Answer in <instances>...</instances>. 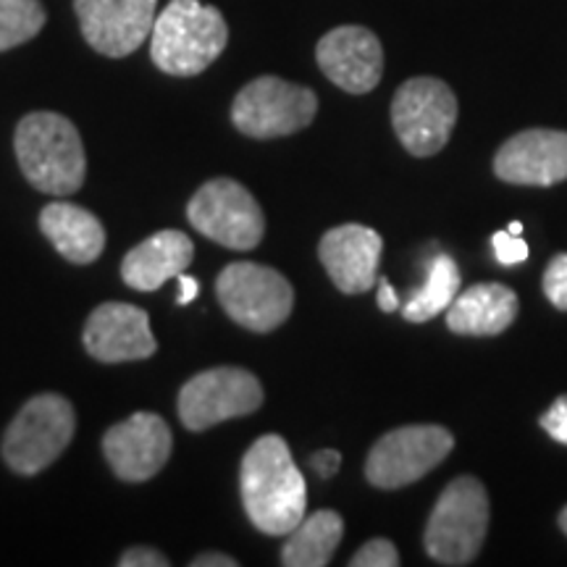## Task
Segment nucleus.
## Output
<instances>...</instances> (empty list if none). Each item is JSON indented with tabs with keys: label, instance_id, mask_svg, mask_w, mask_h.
<instances>
[{
	"label": "nucleus",
	"instance_id": "nucleus-1",
	"mask_svg": "<svg viewBox=\"0 0 567 567\" xmlns=\"http://www.w3.org/2000/svg\"><path fill=\"white\" fill-rule=\"evenodd\" d=\"M245 513L260 534L287 536L308 509V486L281 436H260L239 467Z\"/></svg>",
	"mask_w": 567,
	"mask_h": 567
},
{
	"label": "nucleus",
	"instance_id": "nucleus-2",
	"mask_svg": "<svg viewBox=\"0 0 567 567\" xmlns=\"http://www.w3.org/2000/svg\"><path fill=\"white\" fill-rule=\"evenodd\" d=\"M17 158L21 174L34 189L66 197L80 193L87 174V158L76 126L53 111L27 113L17 126Z\"/></svg>",
	"mask_w": 567,
	"mask_h": 567
},
{
	"label": "nucleus",
	"instance_id": "nucleus-3",
	"mask_svg": "<svg viewBox=\"0 0 567 567\" xmlns=\"http://www.w3.org/2000/svg\"><path fill=\"white\" fill-rule=\"evenodd\" d=\"M229 42V27L216 6L200 0H172L155 17L151 32L153 63L163 74H203Z\"/></svg>",
	"mask_w": 567,
	"mask_h": 567
},
{
	"label": "nucleus",
	"instance_id": "nucleus-4",
	"mask_svg": "<svg viewBox=\"0 0 567 567\" xmlns=\"http://www.w3.org/2000/svg\"><path fill=\"white\" fill-rule=\"evenodd\" d=\"M488 530L486 486L473 476L450 481L425 523L423 547L439 565L463 567L478 557Z\"/></svg>",
	"mask_w": 567,
	"mask_h": 567
},
{
	"label": "nucleus",
	"instance_id": "nucleus-5",
	"mask_svg": "<svg viewBox=\"0 0 567 567\" xmlns=\"http://www.w3.org/2000/svg\"><path fill=\"white\" fill-rule=\"evenodd\" d=\"M76 431L74 408L61 394H38L3 436V460L19 476H38L63 455Z\"/></svg>",
	"mask_w": 567,
	"mask_h": 567
},
{
	"label": "nucleus",
	"instance_id": "nucleus-6",
	"mask_svg": "<svg viewBox=\"0 0 567 567\" xmlns=\"http://www.w3.org/2000/svg\"><path fill=\"white\" fill-rule=\"evenodd\" d=\"M318 97L302 84L281 76H258L237 92L231 103V122L245 137H287L313 124Z\"/></svg>",
	"mask_w": 567,
	"mask_h": 567
},
{
	"label": "nucleus",
	"instance_id": "nucleus-7",
	"mask_svg": "<svg viewBox=\"0 0 567 567\" xmlns=\"http://www.w3.org/2000/svg\"><path fill=\"white\" fill-rule=\"evenodd\" d=\"M216 297L226 316L245 329L268 334L292 316L295 289L276 268L229 264L216 279Z\"/></svg>",
	"mask_w": 567,
	"mask_h": 567
},
{
	"label": "nucleus",
	"instance_id": "nucleus-8",
	"mask_svg": "<svg viewBox=\"0 0 567 567\" xmlns=\"http://www.w3.org/2000/svg\"><path fill=\"white\" fill-rule=\"evenodd\" d=\"M457 124V97L436 76H413L394 92L392 126L415 158H431L450 142Z\"/></svg>",
	"mask_w": 567,
	"mask_h": 567
},
{
	"label": "nucleus",
	"instance_id": "nucleus-9",
	"mask_svg": "<svg viewBox=\"0 0 567 567\" xmlns=\"http://www.w3.org/2000/svg\"><path fill=\"white\" fill-rule=\"evenodd\" d=\"M187 218L203 237L226 250H255L266 234V216L258 200L229 176L205 182L187 205Z\"/></svg>",
	"mask_w": 567,
	"mask_h": 567
},
{
	"label": "nucleus",
	"instance_id": "nucleus-10",
	"mask_svg": "<svg viewBox=\"0 0 567 567\" xmlns=\"http://www.w3.org/2000/svg\"><path fill=\"white\" fill-rule=\"evenodd\" d=\"M455 450V436L434 423L400 425L373 444L365 460V478L371 486L402 488L429 476Z\"/></svg>",
	"mask_w": 567,
	"mask_h": 567
},
{
	"label": "nucleus",
	"instance_id": "nucleus-11",
	"mask_svg": "<svg viewBox=\"0 0 567 567\" xmlns=\"http://www.w3.org/2000/svg\"><path fill=\"white\" fill-rule=\"evenodd\" d=\"M264 405L258 375L221 365L193 375L179 392V417L189 431H208L231 417L250 415Z\"/></svg>",
	"mask_w": 567,
	"mask_h": 567
},
{
	"label": "nucleus",
	"instance_id": "nucleus-12",
	"mask_svg": "<svg viewBox=\"0 0 567 567\" xmlns=\"http://www.w3.org/2000/svg\"><path fill=\"white\" fill-rule=\"evenodd\" d=\"M74 9L92 51L126 59L151 38L158 0H74Z\"/></svg>",
	"mask_w": 567,
	"mask_h": 567
},
{
	"label": "nucleus",
	"instance_id": "nucleus-13",
	"mask_svg": "<svg viewBox=\"0 0 567 567\" xmlns=\"http://www.w3.org/2000/svg\"><path fill=\"white\" fill-rule=\"evenodd\" d=\"M174 436L168 423L155 413H134L111 425L103 436V455L122 481H151L172 457Z\"/></svg>",
	"mask_w": 567,
	"mask_h": 567
},
{
	"label": "nucleus",
	"instance_id": "nucleus-14",
	"mask_svg": "<svg viewBox=\"0 0 567 567\" xmlns=\"http://www.w3.org/2000/svg\"><path fill=\"white\" fill-rule=\"evenodd\" d=\"M318 66L339 90L365 95L384 74V48L371 30L358 24L326 32L316 48Z\"/></svg>",
	"mask_w": 567,
	"mask_h": 567
},
{
	"label": "nucleus",
	"instance_id": "nucleus-15",
	"mask_svg": "<svg viewBox=\"0 0 567 567\" xmlns=\"http://www.w3.org/2000/svg\"><path fill=\"white\" fill-rule=\"evenodd\" d=\"M84 350L101 363H132L147 360L158 350L151 331V318L137 305L103 302L92 310L82 334Z\"/></svg>",
	"mask_w": 567,
	"mask_h": 567
},
{
	"label": "nucleus",
	"instance_id": "nucleus-16",
	"mask_svg": "<svg viewBox=\"0 0 567 567\" xmlns=\"http://www.w3.org/2000/svg\"><path fill=\"white\" fill-rule=\"evenodd\" d=\"M494 174L507 184L551 187L567 179V132L526 130L494 155Z\"/></svg>",
	"mask_w": 567,
	"mask_h": 567
},
{
	"label": "nucleus",
	"instance_id": "nucleus-17",
	"mask_svg": "<svg viewBox=\"0 0 567 567\" xmlns=\"http://www.w3.org/2000/svg\"><path fill=\"white\" fill-rule=\"evenodd\" d=\"M384 239L363 224H342L329 229L318 245V258L339 292L363 295L375 284Z\"/></svg>",
	"mask_w": 567,
	"mask_h": 567
},
{
	"label": "nucleus",
	"instance_id": "nucleus-18",
	"mask_svg": "<svg viewBox=\"0 0 567 567\" xmlns=\"http://www.w3.org/2000/svg\"><path fill=\"white\" fill-rule=\"evenodd\" d=\"M193 258L195 245L187 234L163 229L124 255L122 279L140 292H155L168 279H179Z\"/></svg>",
	"mask_w": 567,
	"mask_h": 567
},
{
	"label": "nucleus",
	"instance_id": "nucleus-19",
	"mask_svg": "<svg viewBox=\"0 0 567 567\" xmlns=\"http://www.w3.org/2000/svg\"><path fill=\"white\" fill-rule=\"evenodd\" d=\"M517 295L505 284H473L446 308V326L460 337H496L517 318Z\"/></svg>",
	"mask_w": 567,
	"mask_h": 567
},
{
	"label": "nucleus",
	"instance_id": "nucleus-20",
	"mask_svg": "<svg viewBox=\"0 0 567 567\" xmlns=\"http://www.w3.org/2000/svg\"><path fill=\"white\" fill-rule=\"evenodd\" d=\"M40 231L69 264H95L105 250V229L95 213L71 203H51L40 213Z\"/></svg>",
	"mask_w": 567,
	"mask_h": 567
},
{
	"label": "nucleus",
	"instance_id": "nucleus-21",
	"mask_svg": "<svg viewBox=\"0 0 567 567\" xmlns=\"http://www.w3.org/2000/svg\"><path fill=\"white\" fill-rule=\"evenodd\" d=\"M344 536V520L334 509L305 515L281 547L284 567H323L331 563Z\"/></svg>",
	"mask_w": 567,
	"mask_h": 567
},
{
	"label": "nucleus",
	"instance_id": "nucleus-22",
	"mask_svg": "<svg viewBox=\"0 0 567 567\" xmlns=\"http://www.w3.org/2000/svg\"><path fill=\"white\" fill-rule=\"evenodd\" d=\"M460 295V268L450 255H436L429 268V279L410 300L402 305V316L410 323H425L439 313H446L455 297Z\"/></svg>",
	"mask_w": 567,
	"mask_h": 567
},
{
	"label": "nucleus",
	"instance_id": "nucleus-23",
	"mask_svg": "<svg viewBox=\"0 0 567 567\" xmlns=\"http://www.w3.org/2000/svg\"><path fill=\"white\" fill-rule=\"evenodd\" d=\"M45 19L40 0H0V53L38 38Z\"/></svg>",
	"mask_w": 567,
	"mask_h": 567
},
{
	"label": "nucleus",
	"instance_id": "nucleus-24",
	"mask_svg": "<svg viewBox=\"0 0 567 567\" xmlns=\"http://www.w3.org/2000/svg\"><path fill=\"white\" fill-rule=\"evenodd\" d=\"M352 567H396L400 565V551L389 538H371L363 547L354 551L350 559Z\"/></svg>",
	"mask_w": 567,
	"mask_h": 567
},
{
	"label": "nucleus",
	"instance_id": "nucleus-25",
	"mask_svg": "<svg viewBox=\"0 0 567 567\" xmlns=\"http://www.w3.org/2000/svg\"><path fill=\"white\" fill-rule=\"evenodd\" d=\"M544 295L557 310H567V252H559L549 260L544 271Z\"/></svg>",
	"mask_w": 567,
	"mask_h": 567
},
{
	"label": "nucleus",
	"instance_id": "nucleus-26",
	"mask_svg": "<svg viewBox=\"0 0 567 567\" xmlns=\"http://www.w3.org/2000/svg\"><path fill=\"white\" fill-rule=\"evenodd\" d=\"M492 247L502 266H517L528 258V245L523 243V237H515L509 231H496L492 237Z\"/></svg>",
	"mask_w": 567,
	"mask_h": 567
},
{
	"label": "nucleus",
	"instance_id": "nucleus-27",
	"mask_svg": "<svg viewBox=\"0 0 567 567\" xmlns=\"http://www.w3.org/2000/svg\"><path fill=\"white\" fill-rule=\"evenodd\" d=\"M542 429L547 431L555 442L567 446V394L557 396V400L549 405L547 413L542 415Z\"/></svg>",
	"mask_w": 567,
	"mask_h": 567
},
{
	"label": "nucleus",
	"instance_id": "nucleus-28",
	"mask_svg": "<svg viewBox=\"0 0 567 567\" xmlns=\"http://www.w3.org/2000/svg\"><path fill=\"white\" fill-rule=\"evenodd\" d=\"M118 565L122 567H168L172 565V559L153 547H132V549H126L122 557H118Z\"/></svg>",
	"mask_w": 567,
	"mask_h": 567
},
{
	"label": "nucleus",
	"instance_id": "nucleus-29",
	"mask_svg": "<svg viewBox=\"0 0 567 567\" xmlns=\"http://www.w3.org/2000/svg\"><path fill=\"white\" fill-rule=\"evenodd\" d=\"M310 465H313V471L321 478H331L339 471V465H342V455H339L337 450H321L316 452L313 460H310Z\"/></svg>",
	"mask_w": 567,
	"mask_h": 567
},
{
	"label": "nucleus",
	"instance_id": "nucleus-30",
	"mask_svg": "<svg viewBox=\"0 0 567 567\" xmlns=\"http://www.w3.org/2000/svg\"><path fill=\"white\" fill-rule=\"evenodd\" d=\"M375 302H379V308L384 310V313H394L396 308H402L400 297H396L394 287L389 284V279H384V276L379 279V297H375Z\"/></svg>",
	"mask_w": 567,
	"mask_h": 567
},
{
	"label": "nucleus",
	"instance_id": "nucleus-31",
	"mask_svg": "<svg viewBox=\"0 0 567 567\" xmlns=\"http://www.w3.org/2000/svg\"><path fill=\"white\" fill-rule=\"evenodd\" d=\"M193 567H237L239 563L229 555H224V551H203V555H197L193 563Z\"/></svg>",
	"mask_w": 567,
	"mask_h": 567
},
{
	"label": "nucleus",
	"instance_id": "nucleus-32",
	"mask_svg": "<svg viewBox=\"0 0 567 567\" xmlns=\"http://www.w3.org/2000/svg\"><path fill=\"white\" fill-rule=\"evenodd\" d=\"M197 292H200V284H197V279H193V276H187V274H182L179 276V295H176V302L189 305L197 297Z\"/></svg>",
	"mask_w": 567,
	"mask_h": 567
},
{
	"label": "nucleus",
	"instance_id": "nucleus-33",
	"mask_svg": "<svg viewBox=\"0 0 567 567\" xmlns=\"http://www.w3.org/2000/svg\"><path fill=\"white\" fill-rule=\"evenodd\" d=\"M559 528H563V534L567 536V505L563 507V513H559Z\"/></svg>",
	"mask_w": 567,
	"mask_h": 567
},
{
	"label": "nucleus",
	"instance_id": "nucleus-34",
	"mask_svg": "<svg viewBox=\"0 0 567 567\" xmlns=\"http://www.w3.org/2000/svg\"><path fill=\"white\" fill-rule=\"evenodd\" d=\"M507 231L515 234V237H520V234H523V224H520V221H513V224H509Z\"/></svg>",
	"mask_w": 567,
	"mask_h": 567
}]
</instances>
